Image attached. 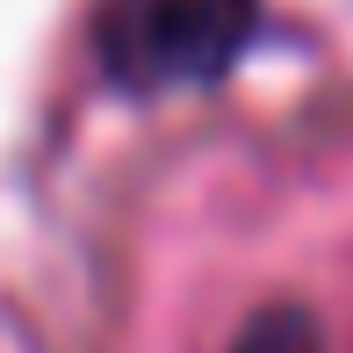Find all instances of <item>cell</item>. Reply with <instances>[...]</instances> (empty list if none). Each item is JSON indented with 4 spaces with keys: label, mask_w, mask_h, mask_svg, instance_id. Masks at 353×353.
Returning a JSON list of instances; mask_svg holds the SVG:
<instances>
[{
    "label": "cell",
    "mask_w": 353,
    "mask_h": 353,
    "mask_svg": "<svg viewBox=\"0 0 353 353\" xmlns=\"http://www.w3.org/2000/svg\"><path fill=\"white\" fill-rule=\"evenodd\" d=\"M260 37V0H101L94 65L116 94L216 87Z\"/></svg>",
    "instance_id": "cell-1"
},
{
    "label": "cell",
    "mask_w": 353,
    "mask_h": 353,
    "mask_svg": "<svg viewBox=\"0 0 353 353\" xmlns=\"http://www.w3.org/2000/svg\"><path fill=\"white\" fill-rule=\"evenodd\" d=\"M231 353H325V346H317V317L303 303H267L238 325Z\"/></svg>",
    "instance_id": "cell-2"
}]
</instances>
